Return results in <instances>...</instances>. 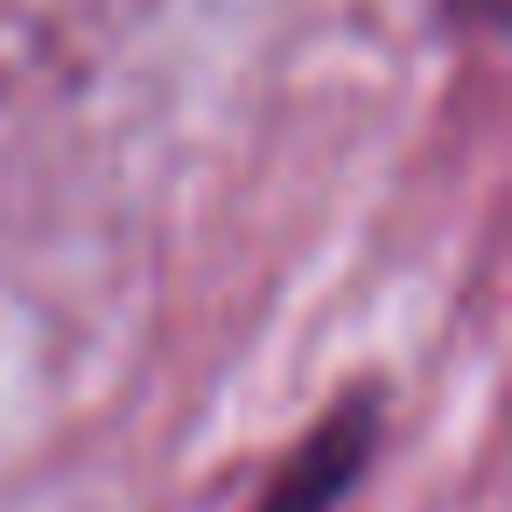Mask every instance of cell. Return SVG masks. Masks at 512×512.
I'll return each instance as SVG.
<instances>
[{"label":"cell","mask_w":512,"mask_h":512,"mask_svg":"<svg viewBox=\"0 0 512 512\" xmlns=\"http://www.w3.org/2000/svg\"><path fill=\"white\" fill-rule=\"evenodd\" d=\"M379 442H386V393L379 386L337 393L323 407V421L295 435V449L281 456V470H274V484L260 491L253 512H337L365 484Z\"/></svg>","instance_id":"obj_1"}]
</instances>
